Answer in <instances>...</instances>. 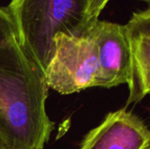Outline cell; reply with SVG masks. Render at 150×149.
Returning <instances> with one entry per match:
<instances>
[{
	"instance_id": "1",
	"label": "cell",
	"mask_w": 150,
	"mask_h": 149,
	"mask_svg": "<svg viewBox=\"0 0 150 149\" xmlns=\"http://www.w3.org/2000/svg\"><path fill=\"white\" fill-rule=\"evenodd\" d=\"M48 86L36 58L18 41L0 48V143L4 149H44L54 129Z\"/></svg>"
},
{
	"instance_id": "2",
	"label": "cell",
	"mask_w": 150,
	"mask_h": 149,
	"mask_svg": "<svg viewBox=\"0 0 150 149\" xmlns=\"http://www.w3.org/2000/svg\"><path fill=\"white\" fill-rule=\"evenodd\" d=\"M16 25L18 43L46 69L54 52V38L88 35L89 0H11L7 5Z\"/></svg>"
},
{
	"instance_id": "3",
	"label": "cell",
	"mask_w": 150,
	"mask_h": 149,
	"mask_svg": "<svg viewBox=\"0 0 150 149\" xmlns=\"http://www.w3.org/2000/svg\"><path fill=\"white\" fill-rule=\"evenodd\" d=\"M54 52L45 69L48 88L59 94L69 95L95 87L98 61L91 37L59 33L54 36Z\"/></svg>"
},
{
	"instance_id": "4",
	"label": "cell",
	"mask_w": 150,
	"mask_h": 149,
	"mask_svg": "<svg viewBox=\"0 0 150 149\" xmlns=\"http://www.w3.org/2000/svg\"><path fill=\"white\" fill-rule=\"evenodd\" d=\"M88 34L95 42L98 54L95 87L110 89L127 83L129 47L124 25L98 19Z\"/></svg>"
},
{
	"instance_id": "5",
	"label": "cell",
	"mask_w": 150,
	"mask_h": 149,
	"mask_svg": "<svg viewBox=\"0 0 150 149\" xmlns=\"http://www.w3.org/2000/svg\"><path fill=\"white\" fill-rule=\"evenodd\" d=\"M150 147L148 126L137 115L124 109L108 113L91 130L80 149H145Z\"/></svg>"
},
{
	"instance_id": "6",
	"label": "cell",
	"mask_w": 150,
	"mask_h": 149,
	"mask_svg": "<svg viewBox=\"0 0 150 149\" xmlns=\"http://www.w3.org/2000/svg\"><path fill=\"white\" fill-rule=\"evenodd\" d=\"M129 47V96L126 108L141 102L150 91V9L134 12L124 25Z\"/></svg>"
},
{
	"instance_id": "7",
	"label": "cell",
	"mask_w": 150,
	"mask_h": 149,
	"mask_svg": "<svg viewBox=\"0 0 150 149\" xmlns=\"http://www.w3.org/2000/svg\"><path fill=\"white\" fill-rule=\"evenodd\" d=\"M18 41L16 25L7 6H0V48Z\"/></svg>"
},
{
	"instance_id": "8",
	"label": "cell",
	"mask_w": 150,
	"mask_h": 149,
	"mask_svg": "<svg viewBox=\"0 0 150 149\" xmlns=\"http://www.w3.org/2000/svg\"><path fill=\"white\" fill-rule=\"evenodd\" d=\"M109 1L110 0H89L88 16L91 23L94 24L98 19H99V15Z\"/></svg>"
},
{
	"instance_id": "9",
	"label": "cell",
	"mask_w": 150,
	"mask_h": 149,
	"mask_svg": "<svg viewBox=\"0 0 150 149\" xmlns=\"http://www.w3.org/2000/svg\"><path fill=\"white\" fill-rule=\"evenodd\" d=\"M139 1H142V2H144V3H146L148 5H149L150 4V0H139Z\"/></svg>"
},
{
	"instance_id": "10",
	"label": "cell",
	"mask_w": 150,
	"mask_h": 149,
	"mask_svg": "<svg viewBox=\"0 0 150 149\" xmlns=\"http://www.w3.org/2000/svg\"><path fill=\"white\" fill-rule=\"evenodd\" d=\"M0 149H4V147L2 146V144H1V143H0Z\"/></svg>"
},
{
	"instance_id": "11",
	"label": "cell",
	"mask_w": 150,
	"mask_h": 149,
	"mask_svg": "<svg viewBox=\"0 0 150 149\" xmlns=\"http://www.w3.org/2000/svg\"><path fill=\"white\" fill-rule=\"evenodd\" d=\"M145 149H150V147H148V148H146Z\"/></svg>"
}]
</instances>
